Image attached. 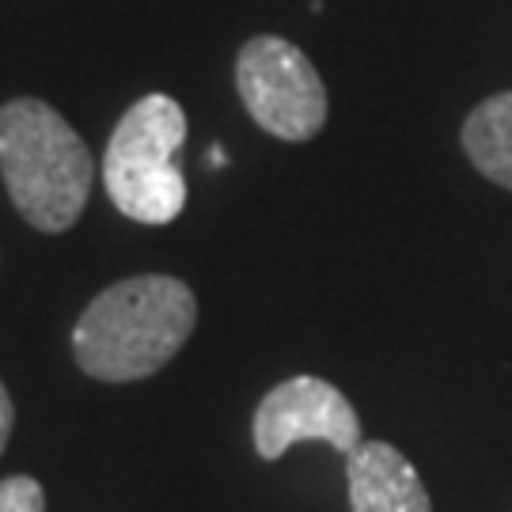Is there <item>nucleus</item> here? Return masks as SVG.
Listing matches in <instances>:
<instances>
[{"mask_svg":"<svg viewBox=\"0 0 512 512\" xmlns=\"http://www.w3.org/2000/svg\"><path fill=\"white\" fill-rule=\"evenodd\" d=\"M304 440H323L342 456H353L365 444L353 403L319 376H293L277 384L255 410V452L266 463Z\"/></svg>","mask_w":512,"mask_h":512,"instance_id":"obj_5","label":"nucleus"},{"mask_svg":"<svg viewBox=\"0 0 512 512\" xmlns=\"http://www.w3.org/2000/svg\"><path fill=\"white\" fill-rule=\"evenodd\" d=\"M236 88L255 126L277 141H311L327 126L330 103L319 69L289 38H251L236 57Z\"/></svg>","mask_w":512,"mask_h":512,"instance_id":"obj_4","label":"nucleus"},{"mask_svg":"<svg viewBox=\"0 0 512 512\" xmlns=\"http://www.w3.org/2000/svg\"><path fill=\"white\" fill-rule=\"evenodd\" d=\"M353 512H433L418 467L387 440H365L346 456Z\"/></svg>","mask_w":512,"mask_h":512,"instance_id":"obj_6","label":"nucleus"},{"mask_svg":"<svg viewBox=\"0 0 512 512\" xmlns=\"http://www.w3.org/2000/svg\"><path fill=\"white\" fill-rule=\"evenodd\" d=\"M183 141L186 114L171 95H145L122 114L103 152V183L122 217L141 224H171L183 213Z\"/></svg>","mask_w":512,"mask_h":512,"instance_id":"obj_3","label":"nucleus"},{"mask_svg":"<svg viewBox=\"0 0 512 512\" xmlns=\"http://www.w3.org/2000/svg\"><path fill=\"white\" fill-rule=\"evenodd\" d=\"M12 425H16V406H12V395H8V387L0 384V452L8 448Z\"/></svg>","mask_w":512,"mask_h":512,"instance_id":"obj_9","label":"nucleus"},{"mask_svg":"<svg viewBox=\"0 0 512 512\" xmlns=\"http://www.w3.org/2000/svg\"><path fill=\"white\" fill-rule=\"evenodd\" d=\"M198 323L190 285L167 274L114 281L80 311L73 357L80 372L103 384L148 380L186 346Z\"/></svg>","mask_w":512,"mask_h":512,"instance_id":"obj_1","label":"nucleus"},{"mask_svg":"<svg viewBox=\"0 0 512 512\" xmlns=\"http://www.w3.org/2000/svg\"><path fill=\"white\" fill-rule=\"evenodd\" d=\"M0 512H46V490L31 475H12L0 482Z\"/></svg>","mask_w":512,"mask_h":512,"instance_id":"obj_8","label":"nucleus"},{"mask_svg":"<svg viewBox=\"0 0 512 512\" xmlns=\"http://www.w3.org/2000/svg\"><path fill=\"white\" fill-rule=\"evenodd\" d=\"M0 175L19 217L38 232H69L92 194L95 160L61 114L19 95L0 107Z\"/></svg>","mask_w":512,"mask_h":512,"instance_id":"obj_2","label":"nucleus"},{"mask_svg":"<svg viewBox=\"0 0 512 512\" xmlns=\"http://www.w3.org/2000/svg\"><path fill=\"white\" fill-rule=\"evenodd\" d=\"M463 148L490 183L512 190V92L490 95L467 114Z\"/></svg>","mask_w":512,"mask_h":512,"instance_id":"obj_7","label":"nucleus"}]
</instances>
